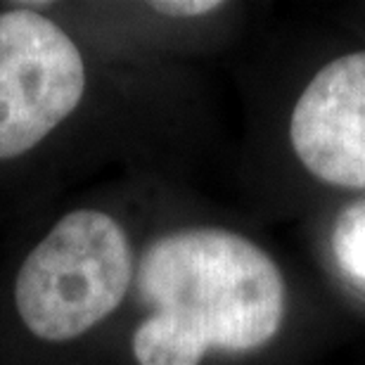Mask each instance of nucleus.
Returning <instances> with one entry per match:
<instances>
[{
	"instance_id": "6",
	"label": "nucleus",
	"mask_w": 365,
	"mask_h": 365,
	"mask_svg": "<svg viewBox=\"0 0 365 365\" xmlns=\"http://www.w3.org/2000/svg\"><path fill=\"white\" fill-rule=\"evenodd\" d=\"M150 7L157 14H164V17L195 19L223 10L225 3H221V0H157V3H150Z\"/></svg>"
},
{
	"instance_id": "2",
	"label": "nucleus",
	"mask_w": 365,
	"mask_h": 365,
	"mask_svg": "<svg viewBox=\"0 0 365 365\" xmlns=\"http://www.w3.org/2000/svg\"><path fill=\"white\" fill-rule=\"evenodd\" d=\"M133 282V250L121 223L78 209L34 247L14 282L26 330L43 341H71L119 309Z\"/></svg>"
},
{
	"instance_id": "4",
	"label": "nucleus",
	"mask_w": 365,
	"mask_h": 365,
	"mask_svg": "<svg viewBox=\"0 0 365 365\" xmlns=\"http://www.w3.org/2000/svg\"><path fill=\"white\" fill-rule=\"evenodd\" d=\"M287 130L289 148L309 176L365 192V48L325 62L309 78Z\"/></svg>"
},
{
	"instance_id": "5",
	"label": "nucleus",
	"mask_w": 365,
	"mask_h": 365,
	"mask_svg": "<svg viewBox=\"0 0 365 365\" xmlns=\"http://www.w3.org/2000/svg\"><path fill=\"white\" fill-rule=\"evenodd\" d=\"M330 252L341 275L365 287V197L346 204L334 218Z\"/></svg>"
},
{
	"instance_id": "3",
	"label": "nucleus",
	"mask_w": 365,
	"mask_h": 365,
	"mask_svg": "<svg viewBox=\"0 0 365 365\" xmlns=\"http://www.w3.org/2000/svg\"><path fill=\"white\" fill-rule=\"evenodd\" d=\"M86 93L81 50L41 12L0 14V162L43 143Z\"/></svg>"
},
{
	"instance_id": "1",
	"label": "nucleus",
	"mask_w": 365,
	"mask_h": 365,
	"mask_svg": "<svg viewBox=\"0 0 365 365\" xmlns=\"http://www.w3.org/2000/svg\"><path fill=\"white\" fill-rule=\"evenodd\" d=\"M150 316L135 327L138 365H200L207 354H252L280 334L287 280L264 247L197 225L155 240L138 266Z\"/></svg>"
}]
</instances>
